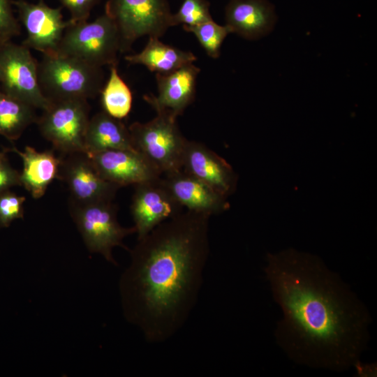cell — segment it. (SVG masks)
<instances>
[{
	"mask_svg": "<svg viewBox=\"0 0 377 377\" xmlns=\"http://www.w3.org/2000/svg\"><path fill=\"white\" fill-rule=\"evenodd\" d=\"M264 271L282 311L276 341L297 364L343 371L360 363L369 340L367 307L318 256L268 253Z\"/></svg>",
	"mask_w": 377,
	"mask_h": 377,
	"instance_id": "6da1fadb",
	"label": "cell"
},
{
	"mask_svg": "<svg viewBox=\"0 0 377 377\" xmlns=\"http://www.w3.org/2000/svg\"><path fill=\"white\" fill-rule=\"evenodd\" d=\"M209 216L186 210L138 239L119 281L123 312L160 343L185 324L197 302L209 253Z\"/></svg>",
	"mask_w": 377,
	"mask_h": 377,
	"instance_id": "7a4b0ae2",
	"label": "cell"
},
{
	"mask_svg": "<svg viewBox=\"0 0 377 377\" xmlns=\"http://www.w3.org/2000/svg\"><path fill=\"white\" fill-rule=\"evenodd\" d=\"M38 79L44 96L51 103L94 98L104 84L102 68L58 53L43 54Z\"/></svg>",
	"mask_w": 377,
	"mask_h": 377,
	"instance_id": "3957f363",
	"label": "cell"
},
{
	"mask_svg": "<svg viewBox=\"0 0 377 377\" xmlns=\"http://www.w3.org/2000/svg\"><path fill=\"white\" fill-rule=\"evenodd\" d=\"M156 112L151 120L135 121L128 128L134 149L163 176L182 170L187 139L182 134L177 119L165 112Z\"/></svg>",
	"mask_w": 377,
	"mask_h": 377,
	"instance_id": "277c9868",
	"label": "cell"
},
{
	"mask_svg": "<svg viewBox=\"0 0 377 377\" xmlns=\"http://www.w3.org/2000/svg\"><path fill=\"white\" fill-rule=\"evenodd\" d=\"M119 52L117 27L105 13L92 22H69L56 52L99 68L117 65Z\"/></svg>",
	"mask_w": 377,
	"mask_h": 377,
	"instance_id": "5b68a950",
	"label": "cell"
},
{
	"mask_svg": "<svg viewBox=\"0 0 377 377\" xmlns=\"http://www.w3.org/2000/svg\"><path fill=\"white\" fill-rule=\"evenodd\" d=\"M69 209L89 251L100 253L117 265L112 249L121 246L129 251L123 239L136 232L134 226L125 228L119 223L117 205L112 201L83 203L70 200Z\"/></svg>",
	"mask_w": 377,
	"mask_h": 377,
	"instance_id": "8992f818",
	"label": "cell"
},
{
	"mask_svg": "<svg viewBox=\"0 0 377 377\" xmlns=\"http://www.w3.org/2000/svg\"><path fill=\"white\" fill-rule=\"evenodd\" d=\"M105 13L117 27L121 52L128 51L142 36L161 37L172 27L167 0H108Z\"/></svg>",
	"mask_w": 377,
	"mask_h": 377,
	"instance_id": "52a82bcc",
	"label": "cell"
},
{
	"mask_svg": "<svg viewBox=\"0 0 377 377\" xmlns=\"http://www.w3.org/2000/svg\"><path fill=\"white\" fill-rule=\"evenodd\" d=\"M30 50L12 41L0 48V88L7 95L43 111L51 102L41 90L38 62Z\"/></svg>",
	"mask_w": 377,
	"mask_h": 377,
	"instance_id": "ba28073f",
	"label": "cell"
},
{
	"mask_svg": "<svg viewBox=\"0 0 377 377\" xmlns=\"http://www.w3.org/2000/svg\"><path fill=\"white\" fill-rule=\"evenodd\" d=\"M87 100L52 102L36 120L41 135L61 154L84 152V137L89 120Z\"/></svg>",
	"mask_w": 377,
	"mask_h": 377,
	"instance_id": "9c48e42d",
	"label": "cell"
},
{
	"mask_svg": "<svg viewBox=\"0 0 377 377\" xmlns=\"http://www.w3.org/2000/svg\"><path fill=\"white\" fill-rule=\"evenodd\" d=\"M27 37L22 44L43 54L56 53L69 22L64 21L61 7H51L43 0L31 3L12 1Z\"/></svg>",
	"mask_w": 377,
	"mask_h": 377,
	"instance_id": "30bf717a",
	"label": "cell"
},
{
	"mask_svg": "<svg viewBox=\"0 0 377 377\" xmlns=\"http://www.w3.org/2000/svg\"><path fill=\"white\" fill-rule=\"evenodd\" d=\"M61 155L57 178L67 185L70 200L83 203L114 200L121 187L104 179L86 153Z\"/></svg>",
	"mask_w": 377,
	"mask_h": 377,
	"instance_id": "8fae6325",
	"label": "cell"
},
{
	"mask_svg": "<svg viewBox=\"0 0 377 377\" xmlns=\"http://www.w3.org/2000/svg\"><path fill=\"white\" fill-rule=\"evenodd\" d=\"M134 187L131 212L138 239L182 212L183 207L166 187L162 177L135 184Z\"/></svg>",
	"mask_w": 377,
	"mask_h": 377,
	"instance_id": "7c38bea8",
	"label": "cell"
},
{
	"mask_svg": "<svg viewBox=\"0 0 377 377\" xmlns=\"http://www.w3.org/2000/svg\"><path fill=\"white\" fill-rule=\"evenodd\" d=\"M182 169L227 198L236 189L238 178L232 166L201 142L187 140Z\"/></svg>",
	"mask_w": 377,
	"mask_h": 377,
	"instance_id": "4fadbf2b",
	"label": "cell"
},
{
	"mask_svg": "<svg viewBox=\"0 0 377 377\" xmlns=\"http://www.w3.org/2000/svg\"><path fill=\"white\" fill-rule=\"evenodd\" d=\"M87 155L104 179L120 187L162 177L142 155L134 149H109Z\"/></svg>",
	"mask_w": 377,
	"mask_h": 377,
	"instance_id": "5bb4252c",
	"label": "cell"
},
{
	"mask_svg": "<svg viewBox=\"0 0 377 377\" xmlns=\"http://www.w3.org/2000/svg\"><path fill=\"white\" fill-rule=\"evenodd\" d=\"M200 72L193 63L168 73H156L158 95H145L144 100L155 111L165 112L177 119L195 99Z\"/></svg>",
	"mask_w": 377,
	"mask_h": 377,
	"instance_id": "9a60e30c",
	"label": "cell"
},
{
	"mask_svg": "<svg viewBox=\"0 0 377 377\" xmlns=\"http://www.w3.org/2000/svg\"><path fill=\"white\" fill-rule=\"evenodd\" d=\"M162 179L177 202L187 210L211 216L230 207L227 197L182 169Z\"/></svg>",
	"mask_w": 377,
	"mask_h": 377,
	"instance_id": "2e32d148",
	"label": "cell"
},
{
	"mask_svg": "<svg viewBox=\"0 0 377 377\" xmlns=\"http://www.w3.org/2000/svg\"><path fill=\"white\" fill-rule=\"evenodd\" d=\"M225 20L232 33L254 40L273 31L277 15L269 0H229L225 8Z\"/></svg>",
	"mask_w": 377,
	"mask_h": 377,
	"instance_id": "e0dca14e",
	"label": "cell"
},
{
	"mask_svg": "<svg viewBox=\"0 0 377 377\" xmlns=\"http://www.w3.org/2000/svg\"><path fill=\"white\" fill-rule=\"evenodd\" d=\"M3 151L15 152L23 163L20 173L21 184L35 199L43 197L50 183L57 177L61 158L55 156L53 150L42 152L30 146L23 151L15 147L5 148Z\"/></svg>",
	"mask_w": 377,
	"mask_h": 377,
	"instance_id": "ac0fdd59",
	"label": "cell"
},
{
	"mask_svg": "<svg viewBox=\"0 0 377 377\" xmlns=\"http://www.w3.org/2000/svg\"><path fill=\"white\" fill-rule=\"evenodd\" d=\"M84 147L87 154L109 149H134L128 128L121 119L114 118L104 111L89 118Z\"/></svg>",
	"mask_w": 377,
	"mask_h": 377,
	"instance_id": "d6986e66",
	"label": "cell"
},
{
	"mask_svg": "<svg viewBox=\"0 0 377 377\" xmlns=\"http://www.w3.org/2000/svg\"><path fill=\"white\" fill-rule=\"evenodd\" d=\"M124 59L131 64L143 65L150 71L161 74L170 73L197 60L191 52L165 44L154 36L149 37L141 52L126 55Z\"/></svg>",
	"mask_w": 377,
	"mask_h": 377,
	"instance_id": "ffe728a7",
	"label": "cell"
},
{
	"mask_svg": "<svg viewBox=\"0 0 377 377\" xmlns=\"http://www.w3.org/2000/svg\"><path fill=\"white\" fill-rule=\"evenodd\" d=\"M35 108L11 97L0 88V135L10 141L20 138L25 129L36 121Z\"/></svg>",
	"mask_w": 377,
	"mask_h": 377,
	"instance_id": "44dd1931",
	"label": "cell"
},
{
	"mask_svg": "<svg viewBox=\"0 0 377 377\" xmlns=\"http://www.w3.org/2000/svg\"><path fill=\"white\" fill-rule=\"evenodd\" d=\"M103 111L111 117L121 119L131 110L133 94L131 89L119 75L117 65L110 66L107 82L101 91Z\"/></svg>",
	"mask_w": 377,
	"mask_h": 377,
	"instance_id": "7402d4cb",
	"label": "cell"
},
{
	"mask_svg": "<svg viewBox=\"0 0 377 377\" xmlns=\"http://www.w3.org/2000/svg\"><path fill=\"white\" fill-rule=\"evenodd\" d=\"M182 27L186 31L194 34L207 54L213 59L219 57L225 38L232 33L226 24H219L213 20L196 26Z\"/></svg>",
	"mask_w": 377,
	"mask_h": 377,
	"instance_id": "603a6c76",
	"label": "cell"
},
{
	"mask_svg": "<svg viewBox=\"0 0 377 377\" xmlns=\"http://www.w3.org/2000/svg\"><path fill=\"white\" fill-rule=\"evenodd\" d=\"M207 0H183L178 11L172 15V27H193L213 20Z\"/></svg>",
	"mask_w": 377,
	"mask_h": 377,
	"instance_id": "cb8c5ba5",
	"label": "cell"
},
{
	"mask_svg": "<svg viewBox=\"0 0 377 377\" xmlns=\"http://www.w3.org/2000/svg\"><path fill=\"white\" fill-rule=\"evenodd\" d=\"M24 196L8 190L0 193V228H8L15 219L24 218Z\"/></svg>",
	"mask_w": 377,
	"mask_h": 377,
	"instance_id": "d4e9b609",
	"label": "cell"
},
{
	"mask_svg": "<svg viewBox=\"0 0 377 377\" xmlns=\"http://www.w3.org/2000/svg\"><path fill=\"white\" fill-rule=\"evenodd\" d=\"M20 25L15 16L11 0H0V48L20 34Z\"/></svg>",
	"mask_w": 377,
	"mask_h": 377,
	"instance_id": "484cf974",
	"label": "cell"
},
{
	"mask_svg": "<svg viewBox=\"0 0 377 377\" xmlns=\"http://www.w3.org/2000/svg\"><path fill=\"white\" fill-rule=\"evenodd\" d=\"M70 13L71 23L87 21L93 8L100 0H59Z\"/></svg>",
	"mask_w": 377,
	"mask_h": 377,
	"instance_id": "4316f807",
	"label": "cell"
},
{
	"mask_svg": "<svg viewBox=\"0 0 377 377\" xmlns=\"http://www.w3.org/2000/svg\"><path fill=\"white\" fill-rule=\"evenodd\" d=\"M15 186H22L20 173L11 166L6 152L0 151V193Z\"/></svg>",
	"mask_w": 377,
	"mask_h": 377,
	"instance_id": "83f0119b",
	"label": "cell"
},
{
	"mask_svg": "<svg viewBox=\"0 0 377 377\" xmlns=\"http://www.w3.org/2000/svg\"><path fill=\"white\" fill-rule=\"evenodd\" d=\"M0 78H1V71H0Z\"/></svg>",
	"mask_w": 377,
	"mask_h": 377,
	"instance_id": "f1b7e54d",
	"label": "cell"
}]
</instances>
